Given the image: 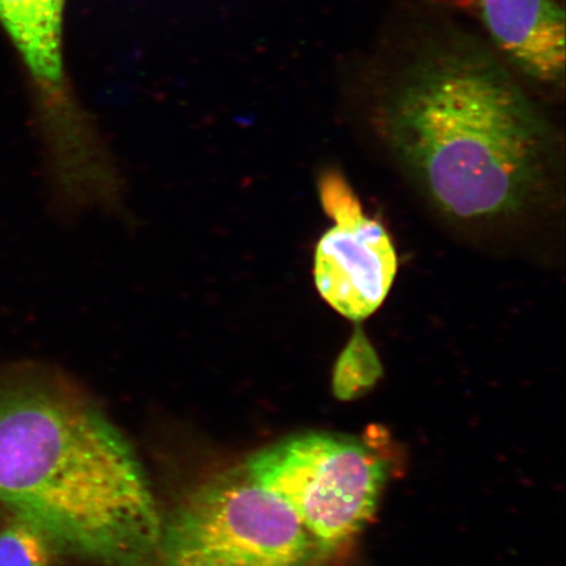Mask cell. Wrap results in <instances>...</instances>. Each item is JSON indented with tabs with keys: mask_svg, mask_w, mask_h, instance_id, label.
<instances>
[{
	"mask_svg": "<svg viewBox=\"0 0 566 566\" xmlns=\"http://www.w3.org/2000/svg\"><path fill=\"white\" fill-rule=\"evenodd\" d=\"M325 214L335 226L318 239L314 281L318 295L339 315L365 321L385 303L398 274V253L387 230L365 216L344 176L324 172L317 184Z\"/></svg>",
	"mask_w": 566,
	"mask_h": 566,
	"instance_id": "5",
	"label": "cell"
},
{
	"mask_svg": "<svg viewBox=\"0 0 566 566\" xmlns=\"http://www.w3.org/2000/svg\"><path fill=\"white\" fill-rule=\"evenodd\" d=\"M244 469L293 509L323 551L364 528L387 472L364 443L329 433L289 438L258 452Z\"/></svg>",
	"mask_w": 566,
	"mask_h": 566,
	"instance_id": "4",
	"label": "cell"
},
{
	"mask_svg": "<svg viewBox=\"0 0 566 566\" xmlns=\"http://www.w3.org/2000/svg\"><path fill=\"white\" fill-rule=\"evenodd\" d=\"M67 0H0V25L25 70L31 94L70 86L63 59Z\"/></svg>",
	"mask_w": 566,
	"mask_h": 566,
	"instance_id": "7",
	"label": "cell"
},
{
	"mask_svg": "<svg viewBox=\"0 0 566 566\" xmlns=\"http://www.w3.org/2000/svg\"><path fill=\"white\" fill-rule=\"evenodd\" d=\"M428 2L455 7V9H463L469 11L472 0H428Z\"/></svg>",
	"mask_w": 566,
	"mask_h": 566,
	"instance_id": "9",
	"label": "cell"
},
{
	"mask_svg": "<svg viewBox=\"0 0 566 566\" xmlns=\"http://www.w3.org/2000/svg\"><path fill=\"white\" fill-rule=\"evenodd\" d=\"M488 38L527 80L562 87L565 80V10L558 0H472Z\"/></svg>",
	"mask_w": 566,
	"mask_h": 566,
	"instance_id": "6",
	"label": "cell"
},
{
	"mask_svg": "<svg viewBox=\"0 0 566 566\" xmlns=\"http://www.w3.org/2000/svg\"><path fill=\"white\" fill-rule=\"evenodd\" d=\"M318 544L245 469L197 486L163 521V566H310Z\"/></svg>",
	"mask_w": 566,
	"mask_h": 566,
	"instance_id": "3",
	"label": "cell"
},
{
	"mask_svg": "<svg viewBox=\"0 0 566 566\" xmlns=\"http://www.w3.org/2000/svg\"><path fill=\"white\" fill-rule=\"evenodd\" d=\"M0 504L54 549L150 566L163 518L144 467L101 410L45 379L0 380Z\"/></svg>",
	"mask_w": 566,
	"mask_h": 566,
	"instance_id": "2",
	"label": "cell"
},
{
	"mask_svg": "<svg viewBox=\"0 0 566 566\" xmlns=\"http://www.w3.org/2000/svg\"><path fill=\"white\" fill-rule=\"evenodd\" d=\"M384 124L401 167L452 221H506L546 182L548 127L479 42L450 35L417 49L388 91Z\"/></svg>",
	"mask_w": 566,
	"mask_h": 566,
	"instance_id": "1",
	"label": "cell"
},
{
	"mask_svg": "<svg viewBox=\"0 0 566 566\" xmlns=\"http://www.w3.org/2000/svg\"><path fill=\"white\" fill-rule=\"evenodd\" d=\"M53 551L38 527L17 516L0 530V566H53Z\"/></svg>",
	"mask_w": 566,
	"mask_h": 566,
	"instance_id": "8",
	"label": "cell"
}]
</instances>
